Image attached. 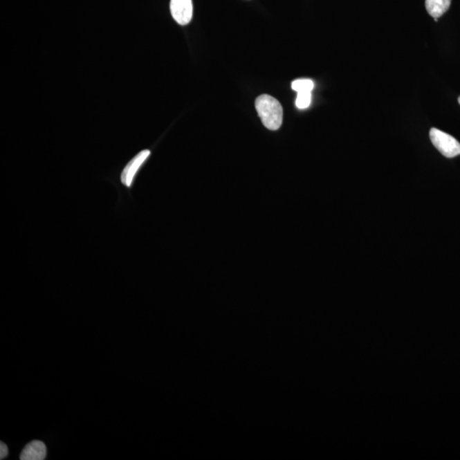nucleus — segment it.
Masks as SVG:
<instances>
[{
	"label": "nucleus",
	"instance_id": "1",
	"mask_svg": "<svg viewBox=\"0 0 460 460\" xmlns=\"http://www.w3.org/2000/svg\"><path fill=\"white\" fill-rule=\"evenodd\" d=\"M255 107L261 121L270 131H277L282 127L283 109L277 99L270 95H261L256 99Z\"/></svg>",
	"mask_w": 460,
	"mask_h": 460
},
{
	"label": "nucleus",
	"instance_id": "2",
	"mask_svg": "<svg viewBox=\"0 0 460 460\" xmlns=\"http://www.w3.org/2000/svg\"><path fill=\"white\" fill-rule=\"evenodd\" d=\"M430 138L433 145L447 158H454L460 154V143L451 135L432 128L430 131Z\"/></svg>",
	"mask_w": 460,
	"mask_h": 460
},
{
	"label": "nucleus",
	"instance_id": "3",
	"mask_svg": "<svg viewBox=\"0 0 460 460\" xmlns=\"http://www.w3.org/2000/svg\"><path fill=\"white\" fill-rule=\"evenodd\" d=\"M170 10L173 19L180 25L189 24L192 20V0H171Z\"/></svg>",
	"mask_w": 460,
	"mask_h": 460
},
{
	"label": "nucleus",
	"instance_id": "4",
	"mask_svg": "<svg viewBox=\"0 0 460 460\" xmlns=\"http://www.w3.org/2000/svg\"><path fill=\"white\" fill-rule=\"evenodd\" d=\"M150 156V151L148 149L142 150L124 168L121 173V183L125 186L130 187L134 183L136 174H137L140 168Z\"/></svg>",
	"mask_w": 460,
	"mask_h": 460
},
{
	"label": "nucleus",
	"instance_id": "5",
	"mask_svg": "<svg viewBox=\"0 0 460 460\" xmlns=\"http://www.w3.org/2000/svg\"><path fill=\"white\" fill-rule=\"evenodd\" d=\"M46 446L42 441H33L24 448L21 460H44L46 458Z\"/></svg>",
	"mask_w": 460,
	"mask_h": 460
},
{
	"label": "nucleus",
	"instance_id": "6",
	"mask_svg": "<svg viewBox=\"0 0 460 460\" xmlns=\"http://www.w3.org/2000/svg\"><path fill=\"white\" fill-rule=\"evenodd\" d=\"M451 6V0H425L427 12L434 18H439Z\"/></svg>",
	"mask_w": 460,
	"mask_h": 460
},
{
	"label": "nucleus",
	"instance_id": "7",
	"mask_svg": "<svg viewBox=\"0 0 460 460\" xmlns=\"http://www.w3.org/2000/svg\"><path fill=\"white\" fill-rule=\"evenodd\" d=\"M315 84L311 80L303 79L294 80L292 83V89L297 92L312 91Z\"/></svg>",
	"mask_w": 460,
	"mask_h": 460
},
{
	"label": "nucleus",
	"instance_id": "8",
	"mask_svg": "<svg viewBox=\"0 0 460 460\" xmlns=\"http://www.w3.org/2000/svg\"><path fill=\"white\" fill-rule=\"evenodd\" d=\"M312 95L311 91L297 92L296 106L297 109H305L311 104Z\"/></svg>",
	"mask_w": 460,
	"mask_h": 460
},
{
	"label": "nucleus",
	"instance_id": "9",
	"mask_svg": "<svg viewBox=\"0 0 460 460\" xmlns=\"http://www.w3.org/2000/svg\"><path fill=\"white\" fill-rule=\"evenodd\" d=\"M9 454L8 447L6 446V443H0V459H3L7 457V455Z\"/></svg>",
	"mask_w": 460,
	"mask_h": 460
},
{
	"label": "nucleus",
	"instance_id": "10",
	"mask_svg": "<svg viewBox=\"0 0 460 460\" xmlns=\"http://www.w3.org/2000/svg\"><path fill=\"white\" fill-rule=\"evenodd\" d=\"M459 104H460V97L459 98Z\"/></svg>",
	"mask_w": 460,
	"mask_h": 460
}]
</instances>
